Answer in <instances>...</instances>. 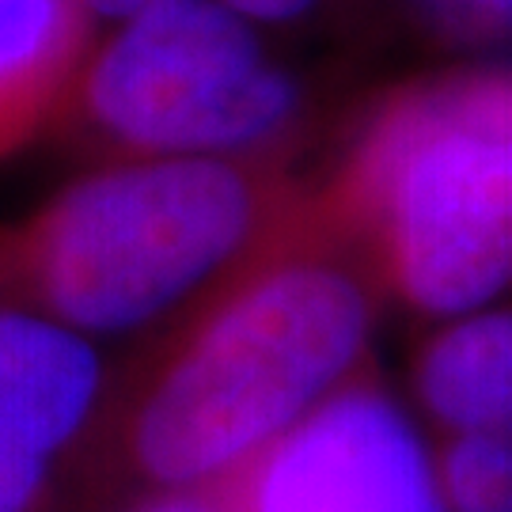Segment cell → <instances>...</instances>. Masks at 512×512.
I'll return each mask as SVG.
<instances>
[{"label":"cell","mask_w":512,"mask_h":512,"mask_svg":"<svg viewBox=\"0 0 512 512\" xmlns=\"http://www.w3.org/2000/svg\"><path fill=\"white\" fill-rule=\"evenodd\" d=\"M387 300L315 179L183 315L110 357L84 512L236 478L372 357Z\"/></svg>","instance_id":"obj_1"},{"label":"cell","mask_w":512,"mask_h":512,"mask_svg":"<svg viewBox=\"0 0 512 512\" xmlns=\"http://www.w3.org/2000/svg\"><path fill=\"white\" fill-rule=\"evenodd\" d=\"M308 183L293 152L88 164L0 224V304L133 346L255 255Z\"/></svg>","instance_id":"obj_2"},{"label":"cell","mask_w":512,"mask_h":512,"mask_svg":"<svg viewBox=\"0 0 512 512\" xmlns=\"http://www.w3.org/2000/svg\"><path fill=\"white\" fill-rule=\"evenodd\" d=\"M315 190L387 308L440 323L512 293V65L384 92Z\"/></svg>","instance_id":"obj_3"},{"label":"cell","mask_w":512,"mask_h":512,"mask_svg":"<svg viewBox=\"0 0 512 512\" xmlns=\"http://www.w3.org/2000/svg\"><path fill=\"white\" fill-rule=\"evenodd\" d=\"M304 95L220 0H148L99 27L57 137L88 164L296 152Z\"/></svg>","instance_id":"obj_4"},{"label":"cell","mask_w":512,"mask_h":512,"mask_svg":"<svg viewBox=\"0 0 512 512\" xmlns=\"http://www.w3.org/2000/svg\"><path fill=\"white\" fill-rule=\"evenodd\" d=\"M236 512H448L433 440L368 365L236 478Z\"/></svg>","instance_id":"obj_5"},{"label":"cell","mask_w":512,"mask_h":512,"mask_svg":"<svg viewBox=\"0 0 512 512\" xmlns=\"http://www.w3.org/2000/svg\"><path fill=\"white\" fill-rule=\"evenodd\" d=\"M107 384L103 346L0 304V512H84Z\"/></svg>","instance_id":"obj_6"},{"label":"cell","mask_w":512,"mask_h":512,"mask_svg":"<svg viewBox=\"0 0 512 512\" xmlns=\"http://www.w3.org/2000/svg\"><path fill=\"white\" fill-rule=\"evenodd\" d=\"M414 418L429 440L512 421V293L433 323L410 357Z\"/></svg>","instance_id":"obj_7"},{"label":"cell","mask_w":512,"mask_h":512,"mask_svg":"<svg viewBox=\"0 0 512 512\" xmlns=\"http://www.w3.org/2000/svg\"><path fill=\"white\" fill-rule=\"evenodd\" d=\"M95 35L80 0H0V164L57 129Z\"/></svg>","instance_id":"obj_8"},{"label":"cell","mask_w":512,"mask_h":512,"mask_svg":"<svg viewBox=\"0 0 512 512\" xmlns=\"http://www.w3.org/2000/svg\"><path fill=\"white\" fill-rule=\"evenodd\" d=\"M448 512H512V421L433 440Z\"/></svg>","instance_id":"obj_9"},{"label":"cell","mask_w":512,"mask_h":512,"mask_svg":"<svg viewBox=\"0 0 512 512\" xmlns=\"http://www.w3.org/2000/svg\"><path fill=\"white\" fill-rule=\"evenodd\" d=\"M448 27L463 35H501L512 27V0H433Z\"/></svg>","instance_id":"obj_10"},{"label":"cell","mask_w":512,"mask_h":512,"mask_svg":"<svg viewBox=\"0 0 512 512\" xmlns=\"http://www.w3.org/2000/svg\"><path fill=\"white\" fill-rule=\"evenodd\" d=\"M107 512H236L224 494V486L213 490H183V494H148L122 501Z\"/></svg>","instance_id":"obj_11"},{"label":"cell","mask_w":512,"mask_h":512,"mask_svg":"<svg viewBox=\"0 0 512 512\" xmlns=\"http://www.w3.org/2000/svg\"><path fill=\"white\" fill-rule=\"evenodd\" d=\"M220 4L255 27H281V23H296L315 12L323 0H220Z\"/></svg>","instance_id":"obj_12"},{"label":"cell","mask_w":512,"mask_h":512,"mask_svg":"<svg viewBox=\"0 0 512 512\" xmlns=\"http://www.w3.org/2000/svg\"><path fill=\"white\" fill-rule=\"evenodd\" d=\"M80 4L88 8V16H92L99 27H107V23H114V19L137 12V8L148 4V0H80Z\"/></svg>","instance_id":"obj_13"}]
</instances>
